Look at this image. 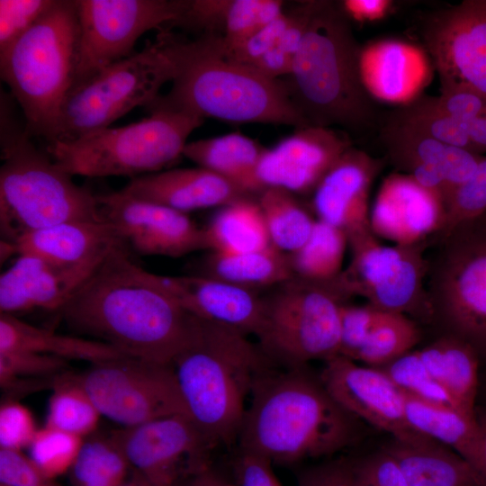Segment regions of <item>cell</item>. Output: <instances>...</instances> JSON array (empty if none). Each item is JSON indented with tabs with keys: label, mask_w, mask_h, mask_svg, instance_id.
<instances>
[{
	"label": "cell",
	"mask_w": 486,
	"mask_h": 486,
	"mask_svg": "<svg viewBox=\"0 0 486 486\" xmlns=\"http://www.w3.org/2000/svg\"><path fill=\"white\" fill-rule=\"evenodd\" d=\"M129 249H113L59 312L76 331L128 356L171 364L194 316L147 280Z\"/></svg>",
	"instance_id": "1"
},
{
	"label": "cell",
	"mask_w": 486,
	"mask_h": 486,
	"mask_svg": "<svg viewBox=\"0 0 486 486\" xmlns=\"http://www.w3.org/2000/svg\"><path fill=\"white\" fill-rule=\"evenodd\" d=\"M360 435L359 419L305 367L275 372L256 382L238 432L240 451L272 464L332 455Z\"/></svg>",
	"instance_id": "2"
},
{
	"label": "cell",
	"mask_w": 486,
	"mask_h": 486,
	"mask_svg": "<svg viewBox=\"0 0 486 486\" xmlns=\"http://www.w3.org/2000/svg\"><path fill=\"white\" fill-rule=\"evenodd\" d=\"M171 364L189 418L215 446L238 438L246 401L271 369L248 335L195 316Z\"/></svg>",
	"instance_id": "3"
},
{
	"label": "cell",
	"mask_w": 486,
	"mask_h": 486,
	"mask_svg": "<svg viewBox=\"0 0 486 486\" xmlns=\"http://www.w3.org/2000/svg\"><path fill=\"white\" fill-rule=\"evenodd\" d=\"M361 51L340 4L317 1L285 83L310 126L362 132L376 124L375 101L361 76Z\"/></svg>",
	"instance_id": "4"
},
{
	"label": "cell",
	"mask_w": 486,
	"mask_h": 486,
	"mask_svg": "<svg viewBox=\"0 0 486 486\" xmlns=\"http://www.w3.org/2000/svg\"><path fill=\"white\" fill-rule=\"evenodd\" d=\"M177 73L169 93L157 100L202 119L310 126L285 83L228 59L220 35L178 40Z\"/></svg>",
	"instance_id": "5"
},
{
	"label": "cell",
	"mask_w": 486,
	"mask_h": 486,
	"mask_svg": "<svg viewBox=\"0 0 486 486\" xmlns=\"http://www.w3.org/2000/svg\"><path fill=\"white\" fill-rule=\"evenodd\" d=\"M0 230L3 241L62 222L104 220L97 196L79 186L17 124L1 98Z\"/></svg>",
	"instance_id": "6"
},
{
	"label": "cell",
	"mask_w": 486,
	"mask_h": 486,
	"mask_svg": "<svg viewBox=\"0 0 486 486\" xmlns=\"http://www.w3.org/2000/svg\"><path fill=\"white\" fill-rule=\"evenodd\" d=\"M78 24L76 0H56L40 19L0 53L1 78L20 105L31 137L57 140L73 82Z\"/></svg>",
	"instance_id": "7"
},
{
	"label": "cell",
	"mask_w": 486,
	"mask_h": 486,
	"mask_svg": "<svg viewBox=\"0 0 486 486\" xmlns=\"http://www.w3.org/2000/svg\"><path fill=\"white\" fill-rule=\"evenodd\" d=\"M148 109L139 122L48 143L46 151L70 176L134 178L160 172L183 156L187 139L204 120L157 99Z\"/></svg>",
	"instance_id": "8"
},
{
	"label": "cell",
	"mask_w": 486,
	"mask_h": 486,
	"mask_svg": "<svg viewBox=\"0 0 486 486\" xmlns=\"http://www.w3.org/2000/svg\"><path fill=\"white\" fill-rule=\"evenodd\" d=\"M178 40L163 32L140 51L74 86L63 104L55 141L76 140L111 127L132 109L148 106L177 73Z\"/></svg>",
	"instance_id": "9"
},
{
	"label": "cell",
	"mask_w": 486,
	"mask_h": 486,
	"mask_svg": "<svg viewBox=\"0 0 486 486\" xmlns=\"http://www.w3.org/2000/svg\"><path fill=\"white\" fill-rule=\"evenodd\" d=\"M426 289L431 321L486 353V212L430 239Z\"/></svg>",
	"instance_id": "10"
},
{
	"label": "cell",
	"mask_w": 486,
	"mask_h": 486,
	"mask_svg": "<svg viewBox=\"0 0 486 486\" xmlns=\"http://www.w3.org/2000/svg\"><path fill=\"white\" fill-rule=\"evenodd\" d=\"M349 298L338 279L317 283L293 276L263 297L258 346L271 363L302 368L338 356L339 308Z\"/></svg>",
	"instance_id": "11"
},
{
	"label": "cell",
	"mask_w": 486,
	"mask_h": 486,
	"mask_svg": "<svg viewBox=\"0 0 486 486\" xmlns=\"http://www.w3.org/2000/svg\"><path fill=\"white\" fill-rule=\"evenodd\" d=\"M430 241L385 246L373 231L348 240L351 260L338 278L350 299L361 296L371 306L431 321L426 289Z\"/></svg>",
	"instance_id": "12"
},
{
	"label": "cell",
	"mask_w": 486,
	"mask_h": 486,
	"mask_svg": "<svg viewBox=\"0 0 486 486\" xmlns=\"http://www.w3.org/2000/svg\"><path fill=\"white\" fill-rule=\"evenodd\" d=\"M76 375L101 415L123 428L188 416L172 364L123 356Z\"/></svg>",
	"instance_id": "13"
},
{
	"label": "cell",
	"mask_w": 486,
	"mask_h": 486,
	"mask_svg": "<svg viewBox=\"0 0 486 486\" xmlns=\"http://www.w3.org/2000/svg\"><path fill=\"white\" fill-rule=\"evenodd\" d=\"M76 4L78 38L72 87L132 55L145 32L177 21L185 0H76Z\"/></svg>",
	"instance_id": "14"
},
{
	"label": "cell",
	"mask_w": 486,
	"mask_h": 486,
	"mask_svg": "<svg viewBox=\"0 0 486 486\" xmlns=\"http://www.w3.org/2000/svg\"><path fill=\"white\" fill-rule=\"evenodd\" d=\"M133 471L153 486H178L209 467L215 446L186 415L114 431Z\"/></svg>",
	"instance_id": "15"
},
{
	"label": "cell",
	"mask_w": 486,
	"mask_h": 486,
	"mask_svg": "<svg viewBox=\"0 0 486 486\" xmlns=\"http://www.w3.org/2000/svg\"><path fill=\"white\" fill-rule=\"evenodd\" d=\"M421 35L440 91L468 88L486 96V0H465L431 13Z\"/></svg>",
	"instance_id": "16"
},
{
	"label": "cell",
	"mask_w": 486,
	"mask_h": 486,
	"mask_svg": "<svg viewBox=\"0 0 486 486\" xmlns=\"http://www.w3.org/2000/svg\"><path fill=\"white\" fill-rule=\"evenodd\" d=\"M96 196L104 220L140 255L179 257L206 250L203 228L187 213L134 198L121 190Z\"/></svg>",
	"instance_id": "17"
},
{
	"label": "cell",
	"mask_w": 486,
	"mask_h": 486,
	"mask_svg": "<svg viewBox=\"0 0 486 486\" xmlns=\"http://www.w3.org/2000/svg\"><path fill=\"white\" fill-rule=\"evenodd\" d=\"M380 140L398 172L410 176L438 195L446 210L484 158L436 140L390 117L381 127Z\"/></svg>",
	"instance_id": "18"
},
{
	"label": "cell",
	"mask_w": 486,
	"mask_h": 486,
	"mask_svg": "<svg viewBox=\"0 0 486 486\" xmlns=\"http://www.w3.org/2000/svg\"><path fill=\"white\" fill-rule=\"evenodd\" d=\"M319 377L329 394L356 418L399 440L429 438L409 426L400 389L379 368L336 356L325 361Z\"/></svg>",
	"instance_id": "19"
},
{
	"label": "cell",
	"mask_w": 486,
	"mask_h": 486,
	"mask_svg": "<svg viewBox=\"0 0 486 486\" xmlns=\"http://www.w3.org/2000/svg\"><path fill=\"white\" fill-rule=\"evenodd\" d=\"M348 139L330 128L306 126L272 148H265L256 170L261 193L269 187L292 194H308L315 188L351 148Z\"/></svg>",
	"instance_id": "20"
},
{
	"label": "cell",
	"mask_w": 486,
	"mask_h": 486,
	"mask_svg": "<svg viewBox=\"0 0 486 486\" xmlns=\"http://www.w3.org/2000/svg\"><path fill=\"white\" fill-rule=\"evenodd\" d=\"M445 219L440 197L400 172L382 180L370 209L374 235L400 246L430 241L443 229Z\"/></svg>",
	"instance_id": "21"
},
{
	"label": "cell",
	"mask_w": 486,
	"mask_h": 486,
	"mask_svg": "<svg viewBox=\"0 0 486 486\" xmlns=\"http://www.w3.org/2000/svg\"><path fill=\"white\" fill-rule=\"evenodd\" d=\"M383 165V158L356 148L345 151L313 192L312 206L318 220L343 230L348 240L373 231L369 194Z\"/></svg>",
	"instance_id": "22"
},
{
	"label": "cell",
	"mask_w": 486,
	"mask_h": 486,
	"mask_svg": "<svg viewBox=\"0 0 486 486\" xmlns=\"http://www.w3.org/2000/svg\"><path fill=\"white\" fill-rule=\"evenodd\" d=\"M145 277L197 318L256 335L263 297L255 290L207 275H160L144 270Z\"/></svg>",
	"instance_id": "23"
},
{
	"label": "cell",
	"mask_w": 486,
	"mask_h": 486,
	"mask_svg": "<svg viewBox=\"0 0 486 486\" xmlns=\"http://www.w3.org/2000/svg\"><path fill=\"white\" fill-rule=\"evenodd\" d=\"M104 258L61 266L33 255H19L0 276L1 313L60 310Z\"/></svg>",
	"instance_id": "24"
},
{
	"label": "cell",
	"mask_w": 486,
	"mask_h": 486,
	"mask_svg": "<svg viewBox=\"0 0 486 486\" xmlns=\"http://www.w3.org/2000/svg\"><path fill=\"white\" fill-rule=\"evenodd\" d=\"M137 199L188 212L225 206L250 194L206 168H176L131 178L121 190Z\"/></svg>",
	"instance_id": "25"
},
{
	"label": "cell",
	"mask_w": 486,
	"mask_h": 486,
	"mask_svg": "<svg viewBox=\"0 0 486 486\" xmlns=\"http://www.w3.org/2000/svg\"><path fill=\"white\" fill-rule=\"evenodd\" d=\"M360 70L374 100L401 106L420 96L430 77L423 50L399 40H381L362 47Z\"/></svg>",
	"instance_id": "26"
},
{
	"label": "cell",
	"mask_w": 486,
	"mask_h": 486,
	"mask_svg": "<svg viewBox=\"0 0 486 486\" xmlns=\"http://www.w3.org/2000/svg\"><path fill=\"white\" fill-rule=\"evenodd\" d=\"M11 244L18 255H33L61 266L103 259L115 248H128L107 220L62 222L26 232Z\"/></svg>",
	"instance_id": "27"
},
{
	"label": "cell",
	"mask_w": 486,
	"mask_h": 486,
	"mask_svg": "<svg viewBox=\"0 0 486 486\" xmlns=\"http://www.w3.org/2000/svg\"><path fill=\"white\" fill-rule=\"evenodd\" d=\"M427 438H392L382 448L398 463L410 486H486L484 478L451 448Z\"/></svg>",
	"instance_id": "28"
},
{
	"label": "cell",
	"mask_w": 486,
	"mask_h": 486,
	"mask_svg": "<svg viewBox=\"0 0 486 486\" xmlns=\"http://www.w3.org/2000/svg\"><path fill=\"white\" fill-rule=\"evenodd\" d=\"M400 391L409 426L451 448L478 472L482 437L477 418H470L452 406Z\"/></svg>",
	"instance_id": "29"
},
{
	"label": "cell",
	"mask_w": 486,
	"mask_h": 486,
	"mask_svg": "<svg viewBox=\"0 0 486 486\" xmlns=\"http://www.w3.org/2000/svg\"><path fill=\"white\" fill-rule=\"evenodd\" d=\"M477 352L471 344L448 334L418 350L426 368L457 410L472 418H476Z\"/></svg>",
	"instance_id": "30"
},
{
	"label": "cell",
	"mask_w": 486,
	"mask_h": 486,
	"mask_svg": "<svg viewBox=\"0 0 486 486\" xmlns=\"http://www.w3.org/2000/svg\"><path fill=\"white\" fill-rule=\"evenodd\" d=\"M29 351L91 364L128 356L104 342L65 336L31 325L14 315L0 314V352Z\"/></svg>",
	"instance_id": "31"
},
{
	"label": "cell",
	"mask_w": 486,
	"mask_h": 486,
	"mask_svg": "<svg viewBox=\"0 0 486 486\" xmlns=\"http://www.w3.org/2000/svg\"><path fill=\"white\" fill-rule=\"evenodd\" d=\"M265 148L256 140L232 132L188 142L183 156L232 182L248 194H260L256 170Z\"/></svg>",
	"instance_id": "32"
},
{
	"label": "cell",
	"mask_w": 486,
	"mask_h": 486,
	"mask_svg": "<svg viewBox=\"0 0 486 486\" xmlns=\"http://www.w3.org/2000/svg\"><path fill=\"white\" fill-rule=\"evenodd\" d=\"M202 274L252 290L277 286L294 276L289 255L273 245L245 253L211 252Z\"/></svg>",
	"instance_id": "33"
},
{
	"label": "cell",
	"mask_w": 486,
	"mask_h": 486,
	"mask_svg": "<svg viewBox=\"0 0 486 486\" xmlns=\"http://www.w3.org/2000/svg\"><path fill=\"white\" fill-rule=\"evenodd\" d=\"M203 232L211 252L245 253L272 245L260 205L249 197L223 206Z\"/></svg>",
	"instance_id": "34"
},
{
	"label": "cell",
	"mask_w": 486,
	"mask_h": 486,
	"mask_svg": "<svg viewBox=\"0 0 486 486\" xmlns=\"http://www.w3.org/2000/svg\"><path fill=\"white\" fill-rule=\"evenodd\" d=\"M68 472L73 486H121L132 468L112 431L86 436Z\"/></svg>",
	"instance_id": "35"
},
{
	"label": "cell",
	"mask_w": 486,
	"mask_h": 486,
	"mask_svg": "<svg viewBox=\"0 0 486 486\" xmlns=\"http://www.w3.org/2000/svg\"><path fill=\"white\" fill-rule=\"evenodd\" d=\"M347 246L343 230L317 219L307 241L288 254L293 275L317 283L335 282L344 270Z\"/></svg>",
	"instance_id": "36"
},
{
	"label": "cell",
	"mask_w": 486,
	"mask_h": 486,
	"mask_svg": "<svg viewBox=\"0 0 486 486\" xmlns=\"http://www.w3.org/2000/svg\"><path fill=\"white\" fill-rule=\"evenodd\" d=\"M257 202L271 244L286 254L297 251L309 238L316 220L284 189L266 188Z\"/></svg>",
	"instance_id": "37"
},
{
	"label": "cell",
	"mask_w": 486,
	"mask_h": 486,
	"mask_svg": "<svg viewBox=\"0 0 486 486\" xmlns=\"http://www.w3.org/2000/svg\"><path fill=\"white\" fill-rule=\"evenodd\" d=\"M49 399L46 425L83 438L94 434L101 413L76 374H60Z\"/></svg>",
	"instance_id": "38"
},
{
	"label": "cell",
	"mask_w": 486,
	"mask_h": 486,
	"mask_svg": "<svg viewBox=\"0 0 486 486\" xmlns=\"http://www.w3.org/2000/svg\"><path fill=\"white\" fill-rule=\"evenodd\" d=\"M68 360L29 351L0 352V387L14 399L18 394L53 387L67 372Z\"/></svg>",
	"instance_id": "39"
},
{
	"label": "cell",
	"mask_w": 486,
	"mask_h": 486,
	"mask_svg": "<svg viewBox=\"0 0 486 486\" xmlns=\"http://www.w3.org/2000/svg\"><path fill=\"white\" fill-rule=\"evenodd\" d=\"M419 339L420 331L409 316L383 311L355 361L380 367L410 352Z\"/></svg>",
	"instance_id": "40"
},
{
	"label": "cell",
	"mask_w": 486,
	"mask_h": 486,
	"mask_svg": "<svg viewBox=\"0 0 486 486\" xmlns=\"http://www.w3.org/2000/svg\"><path fill=\"white\" fill-rule=\"evenodd\" d=\"M390 118L436 140L475 153L464 123L442 111L436 96L420 95L395 110Z\"/></svg>",
	"instance_id": "41"
},
{
	"label": "cell",
	"mask_w": 486,
	"mask_h": 486,
	"mask_svg": "<svg viewBox=\"0 0 486 486\" xmlns=\"http://www.w3.org/2000/svg\"><path fill=\"white\" fill-rule=\"evenodd\" d=\"M84 439L45 425L38 428L28 447V456L44 473L55 478L69 471Z\"/></svg>",
	"instance_id": "42"
},
{
	"label": "cell",
	"mask_w": 486,
	"mask_h": 486,
	"mask_svg": "<svg viewBox=\"0 0 486 486\" xmlns=\"http://www.w3.org/2000/svg\"><path fill=\"white\" fill-rule=\"evenodd\" d=\"M379 368L399 389L425 399L456 408L449 393L426 368L418 350L410 351ZM462 412V411H461Z\"/></svg>",
	"instance_id": "43"
},
{
	"label": "cell",
	"mask_w": 486,
	"mask_h": 486,
	"mask_svg": "<svg viewBox=\"0 0 486 486\" xmlns=\"http://www.w3.org/2000/svg\"><path fill=\"white\" fill-rule=\"evenodd\" d=\"M485 212L486 157L480 162L472 176L450 200L446 210L444 227L438 234L447 232L462 223L479 218Z\"/></svg>",
	"instance_id": "44"
},
{
	"label": "cell",
	"mask_w": 486,
	"mask_h": 486,
	"mask_svg": "<svg viewBox=\"0 0 486 486\" xmlns=\"http://www.w3.org/2000/svg\"><path fill=\"white\" fill-rule=\"evenodd\" d=\"M56 0H1L0 53L10 48L50 9Z\"/></svg>",
	"instance_id": "45"
},
{
	"label": "cell",
	"mask_w": 486,
	"mask_h": 486,
	"mask_svg": "<svg viewBox=\"0 0 486 486\" xmlns=\"http://www.w3.org/2000/svg\"><path fill=\"white\" fill-rule=\"evenodd\" d=\"M383 311L368 303L363 306L342 303L339 308L338 356L355 361Z\"/></svg>",
	"instance_id": "46"
},
{
	"label": "cell",
	"mask_w": 486,
	"mask_h": 486,
	"mask_svg": "<svg viewBox=\"0 0 486 486\" xmlns=\"http://www.w3.org/2000/svg\"><path fill=\"white\" fill-rule=\"evenodd\" d=\"M38 428L32 411L17 400L0 406V449L22 451L31 445Z\"/></svg>",
	"instance_id": "47"
},
{
	"label": "cell",
	"mask_w": 486,
	"mask_h": 486,
	"mask_svg": "<svg viewBox=\"0 0 486 486\" xmlns=\"http://www.w3.org/2000/svg\"><path fill=\"white\" fill-rule=\"evenodd\" d=\"M352 486H410L396 460L382 448L351 460Z\"/></svg>",
	"instance_id": "48"
},
{
	"label": "cell",
	"mask_w": 486,
	"mask_h": 486,
	"mask_svg": "<svg viewBox=\"0 0 486 486\" xmlns=\"http://www.w3.org/2000/svg\"><path fill=\"white\" fill-rule=\"evenodd\" d=\"M290 21V13H284L277 20L230 48L223 47L220 36L222 52L228 59L250 67L276 45Z\"/></svg>",
	"instance_id": "49"
},
{
	"label": "cell",
	"mask_w": 486,
	"mask_h": 486,
	"mask_svg": "<svg viewBox=\"0 0 486 486\" xmlns=\"http://www.w3.org/2000/svg\"><path fill=\"white\" fill-rule=\"evenodd\" d=\"M0 484L3 486H63L44 473L22 451L0 449Z\"/></svg>",
	"instance_id": "50"
},
{
	"label": "cell",
	"mask_w": 486,
	"mask_h": 486,
	"mask_svg": "<svg viewBox=\"0 0 486 486\" xmlns=\"http://www.w3.org/2000/svg\"><path fill=\"white\" fill-rule=\"evenodd\" d=\"M230 4V0H185L182 14L171 25L218 34V30L224 29Z\"/></svg>",
	"instance_id": "51"
},
{
	"label": "cell",
	"mask_w": 486,
	"mask_h": 486,
	"mask_svg": "<svg viewBox=\"0 0 486 486\" xmlns=\"http://www.w3.org/2000/svg\"><path fill=\"white\" fill-rule=\"evenodd\" d=\"M261 4L262 0H230L221 35L224 48L234 46L260 30L258 13Z\"/></svg>",
	"instance_id": "52"
},
{
	"label": "cell",
	"mask_w": 486,
	"mask_h": 486,
	"mask_svg": "<svg viewBox=\"0 0 486 486\" xmlns=\"http://www.w3.org/2000/svg\"><path fill=\"white\" fill-rule=\"evenodd\" d=\"M436 100L442 111L462 122L486 116V96L468 88L442 90Z\"/></svg>",
	"instance_id": "53"
},
{
	"label": "cell",
	"mask_w": 486,
	"mask_h": 486,
	"mask_svg": "<svg viewBox=\"0 0 486 486\" xmlns=\"http://www.w3.org/2000/svg\"><path fill=\"white\" fill-rule=\"evenodd\" d=\"M297 486H352L351 460L338 458L307 468Z\"/></svg>",
	"instance_id": "54"
},
{
	"label": "cell",
	"mask_w": 486,
	"mask_h": 486,
	"mask_svg": "<svg viewBox=\"0 0 486 486\" xmlns=\"http://www.w3.org/2000/svg\"><path fill=\"white\" fill-rule=\"evenodd\" d=\"M236 476L238 486H282L272 469V463L248 452L240 451Z\"/></svg>",
	"instance_id": "55"
},
{
	"label": "cell",
	"mask_w": 486,
	"mask_h": 486,
	"mask_svg": "<svg viewBox=\"0 0 486 486\" xmlns=\"http://www.w3.org/2000/svg\"><path fill=\"white\" fill-rule=\"evenodd\" d=\"M340 6L349 19L356 22H374L383 18L392 3L387 0H346Z\"/></svg>",
	"instance_id": "56"
},
{
	"label": "cell",
	"mask_w": 486,
	"mask_h": 486,
	"mask_svg": "<svg viewBox=\"0 0 486 486\" xmlns=\"http://www.w3.org/2000/svg\"><path fill=\"white\" fill-rule=\"evenodd\" d=\"M475 153L486 152V116L464 122Z\"/></svg>",
	"instance_id": "57"
},
{
	"label": "cell",
	"mask_w": 486,
	"mask_h": 486,
	"mask_svg": "<svg viewBox=\"0 0 486 486\" xmlns=\"http://www.w3.org/2000/svg\"><path fill=\"white\" fill-rule=\"evenodd\" d=\"M185 486H230L210 467L199 472L188 480Z\"/></svg>",
	"instance_id": "58"
},
{
	"label": "cell",
	"mask_w": 486,
	"mask_h": 486,
	"mask_svg": "<svg viewBox=\"0 0 486 486\" xmlns=\"http://www.w3.org/2000/svg\"><path fill=\"white\" fill-rule=\"evenodd\" d=\"M476 418L482 437L481 460L478 472L486 481V410H476Z\"/></svg>",
	"instance_id": "59"
},
{
	"label": "cell",
	"mask_w": 486,
	"mask_h": 486,
	"mask_svg": "<svg viewBox=\"0 0 486 486\" xmlns=\"http://www.w3.org/2000/svg\"><path fill=\"white\" fill-rule=\"evenodd\" d=\"M121 486H153L145 477L132 470L131 475Z\"/></svg>",
	"instance_id": "60"
},
{
	"label": "cell",
	"mask_w": 486,
	"mask_h": 486,
	"mask_svg": "<svg viewBox=\"0 0 486 486\" xmlns=\"http://www.w3.org/2000/svg\"><path fill=\"white\" fill-rule=\"evenodd\" d=\"M0 486H3V485L0 484Z\"/></svg>",
	"instance_id": "61"
}]
</instances>
